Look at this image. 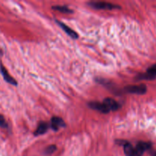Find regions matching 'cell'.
Listing matches in <instances>:
<instances>
[{"mask_svg":"<svg viewBox=\"0 0 156 156\" xmlns=\"http://www.w3.org/2000/svg\"><path fill=\"white\" fill-rule=\"evenodd\" d=\"M147 91V88L145 84L139 85H129L125 88V91L129 94H136V95H143Z\"/></svg>","mask_w":156,"mask_h":156,"instance_id":"1","label":"cell"},{"mask_svg":"<svg viewBox=\"0 0 156 156\" xmlns=\"http://www.w3.org/2000/svg\"><path fill=\"white\" fill-rule=\"evenodd\" d=\"M89 5L94 9H120V7L116 5L108 3V2H90Z\"/></svg>","mask_w":156,"mask_h":156,"instance_id":"2","label":"cell"},{"mask_svg":"<svg viewBox=\"0 0 156 156\" xmlns=\"http://www.w3.org/2000/svg\"><path fill=\"white\" fill-rule=\"evenodd\" d=\"M89 106L94 110L101 112L102 114H108L110 112L109 109L107 108V106L104 103H99V102H90Z\"/></svg>","mask_w":156,"mask_h":156,"instance_id":"3","label":"cell"},{"mask_svg":"<svg viewBox=\"0 0 156 156\" xmlns=\"http://www.w3.org/2000/svg\"><path fill=\"white\" fill-rule=\"evenodd\" d=\"M0 69H1V72H2V75L3 76V78L7 82L10 83V84H13V85H16L17 84V82L15 80V78H13L12 76H10L8 72V71L6 70V69L4 67V65H2V63L0 64Z\"/></svg>","mask_w":156,"mask_h":156,"instance_id":"4","label":"cell"},{"mask_svg":"<svg viewBox=\"0 0 156 156\" xmlns=\"http://www.w3.org/2000/svg\"><path fill=\"white\" fill-rule=\"evenodd\" d=\"M106 106H107V108L109 109V110H118L119 108H120V104H119L118 102H116L115 100L112 99V98H105V99L104 100L103 102Z\"/></svg>","mask_w":156,"mask_h":156,"instance_id":"5","label":"cell"},{"mask_svg":"<svg viewBox=\"0 0 156 156\" xmlns=\"http://www.w3.org/2000/svg\"><path fill=\"white\" fill-rule=\"evenodd\" d=\"M57 22L59 24V25L64 30V31H65V33H66V34L70 37L73 38V39H77V38L78 37V34H77L76 31H74L73 30L71 29L69 27H68L66 25L62 23V22H60V21H57Z\"/></svg>","mask_w":156,"mask_h":156,"instance_id":"6","label":"cell"},{"mask_svg":"<svg viewBox=\"0 0 156 156\" xmlns=\"http://www.w3.org/2000/svg\"><path fill=\"white\" fill-rule=\"evenodd\" d=\"M65 126V123L64 121L59 117L54 116L51 120V127L53 128L54 130H58L60 127H63Z\"/></svg>","mask_w":156,"mask_h":156,"instance_id":"7","label":"cell"},{"mask_svg":"<svg viewBox=\"0 0 156 156\" xmlns=\"http://www.w3.org/2000/svg\"><path fill=\"white\" fill-rule=\"evenodd\" d=\"M48 129V124L44 122H41L38 126L37 130L35 131L34 133V135L35 136H39V135H42L44 133H46V130Z\"/></svg>","mask_w":156,"mask_h":156,"instance_id":"8","label":"cell"},{"mask_svg":"<svg viewBox=\"0 0 156 156\" xmlns=\"http://www.w3.org/2000/svg\"><path fill=\"white\" fill-rule=\"evenodd\" d=\"M123 146H124L123 147V150H124L125 154L127 155V156H133L135 148L133 147L130 143H129V142H127Z\"/></svg>","mask_w":156,"mask_h":156,"instance_id":"9","label":"cell"},{"mask_svg":"<svg viewBox=\"0 0 156 156\" xmlns=\"http://www.w3.org/2000/svg\"><path fill=\"white\" fill-rule=\"evenodd\" d=\"M139 148H140L142 150H143L144 152L146 150L150 149L152 148V143L149 142H139V143L136 145Z\"/></svg>","mask_w":156,"mask_h":156,"instance_id":"10","label":"cell"},{"mask_svg":"<svg viewBox=\"0 0 156 156\" xmlns=\"http://www.w3.org/2000/svg\"><path fill=\"white\" fill-rule=\"evenodd\" d=\"M54 10H57L59 11V12H61L63 13H72L73 12V11L71 10L70 9H69L67 6H60V5H56V6H53L52 8Z\"/></svg>","mask_w":156,"mask_h":156,"instance_id":"11","label":"cell"},{"mask_svg":"<svg viewBox=\"0 0 156 156\" xmlns=\"http://www.w3.org/2000/svg\"><path fill=\"white\" fill-rule=\"evenodd\" d=\"M56 149H57V147H56V146H54V145H52V146H48L47 148H46V149H45V151H44V153L46 155H50L55 152Z\"/></svg>","mask_w":156,"mask_h":156,"instance_id":"12","label":"cell"},{"mask_svg":"<svg viewBox=\"0 0 156 156\" xmlns=\"http://www.w3.org/2000/svg\"><path fill=\"white\" fill-rule=\"evenodd\" d=\"M0 127L4 129L8 128V123H7L6 120L2 115H0Z\"/></svg>","mask_w":156,"mask_h":156,"instance_id":"13","label":"cell"},{"mask_svg":"<svg viewBox=\"0 0 156 156\" xmlns=\"http://www.w3.org/2000/svg\"><path fill=\"white\" fill-rule=\"evenodd\" d=\"M151 155H152V156H156V152H155V151H153V152L151 153Z\"/></svg>","mask_w":156,"mask_h":156,"instance_id":"14","label":"cell"},{"mask_svg":"<svg viewBox=\"0 0 156 156\" xmlns=\"http://www.w3.org/2000/svg\"><path fill=\"white\" fill-rule=\"evenodd\" d=\"M155 65H156V64H155Z\"/></svg>","mask_w":156,"mask_h":156,"instance_id":"15","label":"cell"}]
</instances>
